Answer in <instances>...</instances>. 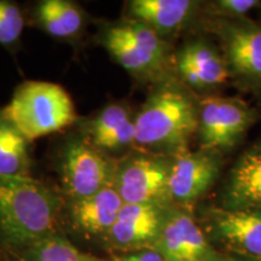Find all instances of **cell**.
Segmentation results:
<instances>
[{
    "label": "cell",
    "instance_id": "1",
    "mask_svg": "<svg viewBox=\"0 0 261 261\" xmlns=\"http://www.w3.org/2000/svg\"><path fill=\"white\" fill-rule=\"evenodd\" d=\"M62 198L32 177H0V250L18 255L55 232Z\"/></svg>",
    "mask_w": 261,
    "mask_h": 261
},
{
    "label": "cell",
    "instance_id": "2",
    "mask_svg": "<svg viewBox=\"0 0 261 261\" xmlns=\"http://www.w3.org/2000/svg\"><path fill=\"white\" fill-rule=\"evenodd\" d=\"M198 108L188 91L166 81L136 116L135 144L145 152L168 158L188 151L191 137L197 133Z\"/></svg>",
    "mask_w": 261,
    "mask_h": 261
},
{
    "label": "cell",
    "instance_id": "3",
    "mask_svg": "<svg viewBox=\"0 0 261 261\" xmlns=\"http://www.w3.org/2000/svg\"><path fill=\"white\" fill-rule=\"evenodd\" d=\"M3 113L28 142L58 132L76 120L69 93L61 85L47 81L19 85Z\"/></svg>",
    "mask_w": 261,
    "mask_h": 261
},
{
    "label": "cell",
    "instance_id": "4",
    "mask_svg": "<svg viewBox=\"0 0 261 261\" xmlns=\"http://www.w3.org/2000/svg\"><path fill=\"white\" fill-rule=\"evenodd\" d=\"M100 44L130 75L143 81L167 79L171 67L168 44L142 22L128 19L108 27Z\"/></svg>",
    "mask_w": 261,
    "mask_h": 261
},
{
    "label": "cell",
    "instance_id": "5",
    "mask_svg": "<svg viewBox=\"0 0 261 261\" xmlns=\"http://www.w3.org/2000/svg\"><path fill=\"white\" fill-rule=\"evenodd\" d=\"M173 158L139 152L117 163L114 188L123 203L171 207L168 180Z\"/></svg>",
    "mask_w": 261,
    "mask_h": 261
},
{
    "label": "cell",
    "instance_id": "6",
    "mask_svg": "<svg viewBox=\"0 0 261 261\" xmlns=\"http://www.w3.org/2000/svg\"><path fill=\"white\" fill-rule=\"evenodd\" d=\"M198 104L201 149L221 154L231 151L259 119L256 110L238 98L211 96Z\"/></svg>",
    "mask_w": 261,
    "mask_h": 261
},
{
    "label": "cell",
    "instance_id": "7",
    "mask_svg": "<svg viewBox=\"0 0 261 261\" xmlns=\"http://www.w3.org/2000/svg\"><path fill=\"white\" fill-rule=\"evenodd\" d=\"M214 24L230 76L241 89L261 96V24L247 17L218 18Z\"/></svg>",
    "mask_w": 261,
    "mask_h": 261
},
{
    "label": "cell",
    "instance_id": "8",
    "mask_svg": "<svg viewBox=\"0 0 261 261\" xmlns=\"http://www.w3.org/2000/svg\"><path fill=\"white\" fill-rule=\"evenodd\" d=\"M117 163L91 142L71 139L62 156V184L70 201L89 197L113 187Z\"/></svg>",
    "mask_w": 261,
    "mask_h": 261
},
{
    "label": "cell",
    "instance_id": "9",
    "mask_svg": "<svg viewBox=\"0 0 261 261\" xmlns=\"http://www.w3.org/2000/svg\"><path fill=\"white\" fill-rule=\"evenodd\" d=\"M212 244L224 254L261 261V213L212 205L197 220Z\"/></svg>",
    "mask_w": 261,
    "mask_h": 261
},
{
    "label": "cell",
    "instance_id": "10",
    "mask_svg": "<svg viewBox=\"0 0 261 261\" xmlns=\"http://www.w3.org/2000/svg\"><path fill=\"white\" fill-rule=\"evenodd\" d=\"M151 249L166 261H225V254L212 244L192 213L174 205L166 211Z\"/></svg>",
    "mask_w": 261,
    "mask_h": 261
},
{
    "label": "cell",
    "instance_id": "11",
    "mask_svg": "<svg viewBox=\"0 0 261 261\" xmlns=\"http://www.w3.org/2000/svg\"><path fill=\"white\" fill-rule=\"evenodd\" d=\"M223 155L215 150L200 149L173 158L168 180L172 205L192 213L197 202L219 177Z\"/></svg>",
    "mask_w": 261,
    "mask_h": 261
},
{
    "label": "cell",
    "instance_id": "12",
    "mask_svg": "<svg viewBox=\"0 0 261 261\" xmlns=\"http://www.w3.org/2000/svg\"><path fill=\"white\" fill-rule=\"evenodd\" d=\"M167 208L154 204L123 203L115 224L106 237L117 249L136 252L151 249L159 237Z\"/></svg>",
    "mask_w": 261,
    "mask_h": 261
},
{
    "label": "cell",
    "instance_id": "13",
    "mask_svg": "<svg viewBox=\"0 0 261 261\" xmlns=\"http://www.w3.org/2000/svg\"><path fill=\"white\" fill-rule=\"evenodd\" d=\"M217 205L224 210L261 213V140L234 162Z\"/></svg>",
    "mask_w": 261,
    "mask_h": 261
},
{
    "label": "cell",
    "instance_id": "14",
    "mask_svg": "<svg viewBox=\"0 0 261 261\" xmlns=\"http://www.w3.org/2000/svg\"><path fill=\"white\" fill-rule=\"evenodd\" d=\"M174 67L182 83L195 90L214 89L230 77L223 55L202 39L188 42L175 54Z\"/></svg>",
    "mask_w": 261,
    "mask_h": 261
},
{
    "label": "cell",
    "instance_id": "15",
    "mask_svg": "<svg viewBox=\"0 0 261 261\" xmlns=\"http://www.w3.org/2000/svg\"><path fill=\"white\" fill-rule=\"evenodd\" d=\"M197 9L198 3L191 0H133L127 5L130 19L146 24L161 38L181 31Z\"/></svg>",
    "mask_w": 261,
    "mask_h": 261
},
{
    "label": "cell",
    "instance_id": "16",
    "mask_svg": "<svg viewBox=\"0 0 261 261\" xmlns=\"http://www.w3.org/2000/svg\"><path fill=\"white\" fill-rule=\"evenodd\" d=\"M122 204L121 197L113 185L89 197L70 201V220L81 232L106 237L115 224Z\"/></svg>",
    "mask_w": 261,
    "mask_h": 261
},
{
    "label": "cell",
    "instance_id": "17",
    "mask_svg": "<svg viewBox=\"0 0 261 261\" xmlns=\"http://www.w3.org/2000/svg\"><path fill=\"white\" fill-rule=\"evenodd\" d=\"M89 132L97 149L120 151L135 144L136 117L125 104H109L92 120Z\"/></svg>",
    "mask_w": 261,
    "mask_h": 261
},
{
    "label": "cell",
    "instance_id": "18",
    "mask_svg": "<svg viewBox=\"0 0 261 261\" xmlns=\"http://www.w3.org/2000/svg\"><path fill=\"white\" fill-rule=\"evenodd\" d=\"M35 17L40 27L51 37L58 39L74 38L83 31L84 11L68 0H44L39 3Z\"/></svg>",
    "mask_w": 261,
    "mask_h": 261
},
{
    "label": "cell",
    "instance_id": "19",
    "mask_svg": "<svg viewBox=\"0 0 261 261\" xmlns=\"http://www.w3.org/2000/svg\"><path fill=\"white\" fill-rule=\"evenodd\" d=\"M28 143L0 109V177H31Z\"/></svg>",
    "mask_w": 261,
    "mask_h": 261
},
{
    "label": "cell",
    "instance_id": "20",
    "mask_svg": "<svg viewBox=\"0 0 261 261\" xmlns=\"http://www.w3.org/2000/svg\"><path fill=\"white\" fill-rule=\"evenodd\" d=\"M16 256L18 261H107L81 252L58 233L39 241Z\"/></svg>",
    "mask_w": 261,
    "mask_h": 261
},
{
    "label": "cell",
    "instance_id": "21",
    "mask_svg": "<svg viewBox=\"0 0 261 261\" xmlns=\"http://www.w3.org/2000/svg\"><path fill=\"white\" fill-rule=\"evenodd\" d=\"M24 28V17L17 4L0 0V45L12 47L19 41Z\"/></svg>",
    "mask_w": 261,
    "mask_h": 261
},
{
    "label": "cell",
    "instance_id": "22",
    "mask_svg": "<svg viewBox=\"0 0 261 261\" xmlns=\"http://www.w3.org/2000/svg\"><path fill=\"white\" fill-rule=\"evenodd\" d=\"M259 5L257 0H218L212 3L215 15L224 19L244 18L248 12Z\"/></svg>",
    "mask_w": 261,
    "mask_h": 261
},
{
    "label": "cell",
    "instance_id": "23",
    "mask_svg": "<svg viewBox=\"0 0 261 261\" xmlns=\"http://www.w3.org/2000/svg\"><path fill=\"white\" fill-rule=\"evenodd\" d=\"M114 261H166L158 252L152 249L137 250L128 254V255L121 256Z\"/></svg>",
    "mask_w": 261,
    "mask_h": 261
},
{
    "label": "cell",
    "instance_id": "24",
    "mask_svg": "<svg viewBox=\"0 0 261 261\" xmlns=\"http://www.w3.org/2000/svg\"><path fill=\"white\" fill-rule=\"evenodd\" d=\"M225 261H260V260L252 259V257H246V256L231 255V254H225Z\"/></svg>",
    "mask_w": 261,
    "mask_h": 261
}]
</instances>
